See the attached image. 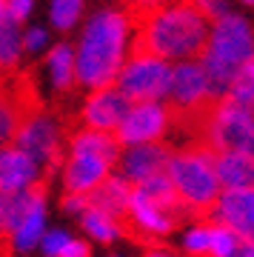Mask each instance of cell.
<instances>
[{"instance_id": "6da1fadb", "label": "cell", "mask_w": 254, "mask_h": 257, "mask_svg": "<svg viewBox=\"0 0 254 257\" xmlns=\"http://www.w3.org/2000/svg\"><path fill=\"white\" fill-rule=\"evenodd\" d=\"M211 23L194 0H169L163 9L135 26L129 57H160V60H191L206 52Z\"/></svg>"}, {"instance_id": "7a4b0ae2", "label": "cell", "mask_w": 254, "mask_h": 257, "mask_svg": "<svg viewBox=\"0 0 254 257\" xmlns=\"http://www.w3.org/2000/svg\"><path fill=\"white\" fill-rule=\"evenodd\" d=\"M129 23L123 12H100L97 18H91L80 37V52L74 60L77 72V86L100 89L114 83L123 60V43H126Z\"/></svg>"}, {"instance_id": "3957f363", "label": "cell", "mask_w": 254, "mask_h": 257, "mask_svg": "<svg viewBox=\"0 0 254 257\" xmlns=\"http://www.w3.org/2000/svg\"><path fill=\"white\" fill-rule=\"evenodd\" d=\"M169 177L183 200L191 223L209 220L220 197V180L214 172V152L203 143H186L169 157Z\"/></svg>"}, {"instance_id": "277c9868", "label": "cell", "mask_w": 254, "mask_h": 257, "mask_svg": "<svg viewBox=\"0 0 254 257\" xmlns=\"http://www.w3.org/2000/svg\"><path fill=\"white\" fill-rule=\"evenodd\" d=\"M254 55V29L237 15H223L214 23L209 46L200 55V66L206 72V86L211 97H223L231 89L240 66Z\"/></svg>"}, {"instance_id": "5b68a950", "label": "cell", "mask_w": 254, "mask_h": 257, "mask_svg": "<svg viewBox=\"0 0 254 257\" xmlns=\"http://www.w3.org/2000/svg\"><path fill=\"white\" fill-rule=\"evenodd\" d=\"M209 146L214 155L217 152H243L254 155V111L243 103L231 100L228 94L217 97L211 106L206 135L200 140Z\"/></svg>"}, {"instance_id": "8992f818", "label": "cell", "mask_w": 254, "mask_h": 257, "mask_svg": "<svg viewBox=\"0 0 254 257\" xmlns=\"http://www.w3.org/2000/svg\"><path fill=\"white\" fill-rule=\"evenodd\" d=\"M169 77H172V66L160 57H129V63L120 66L114 83L126 97L143 103L160 100L169 89Z\"/></svg>"}, {"instance_id": "52a82bcc", "label": "cell", "mask_w": 254, "mask_h": 257, "mask_svg": "<svg viewBox=\"0 0 254 257\" xmlns=\"http://www.w3.org/2000/svg\"><path fill=\"white\" fill-rule=\"evenodd\" d=\"M172 143L169 140H146V143H132L129 152L120 155L114 163L117 175L129 177L132 183H140L146 177L160 175L169 169V157H172Z\"/></svg>"}, {"instance_id": "ba28073f", "label": "cell", "mask_w": 254, "mask_h": 257, "mask_svg": "<svg viewBox=\"0 0 254 257\" xmlns=\"http://www.w3.org/2000/svg\"><path fill=\"white\" fill-rule=\"evenodd\" d=\"M132 106H135V100L120 92L117 83H109V86L94 89L86 97V103L80 109V123L91 128H109V132H114Z\"/></svg>"}, {"instance_id": "9c48e42d", "label": "cell", "mask_w": 254, "mask_h": 257, "mask_svg": "<svg viewBox=\"0 0 254 257\" xmlns=\"http://www.w3.org/2000/svg\"><path fill=\"white\" fill-rule=\"evenodd\" d=\"M169 128V114L166 106H160L157 100H143L135 103L126 111V117L120 120V126L114 128L117 138L123 143H146V140H160Z\"/></svg>"}, {"instance_id": "30bf717a", "label": "cell", "mask_w": 254, "mask_h": 257, "mask_svg": "<svg viewBox=\"0 0 254 257\" xmlns=\"http://www.w3.org/2000/svg\"><path fill=\"white\" fill-rule=\"evenodd\" d=\"M166 109H191L209 100V86H206V72L203 66L194 60L172 66V77H169V89H166Z\"/></svg>"}, {"instance_id": "8fae6325", "label": "cell", "mask_w": 254, "mask_h": 257, "mask_svg": "<svg viewBox=\"0 0 254 257\" xmlns=\"http://www.w3.org/2000/svg\"><path fill=\"white\" fill-rule=\"evenodd\" d=\"M211 217H217L243 237H254V186L223 189Z\"/></svg>"}, {"instance_id": "7c38bea8", "label": "cell", "mask_w": 254, "mask_h": 257, "mask_svg": "<svg viewBox=\"0 0 254 257\" xmlns=\"http://www.w3.org/2000/svg\"><path fill=\"white\" fill-rule=\"evenodd\" d=\"M63 140L69 152H86V155L103 157L106 163H111V169L123 155V140L117 138V132H109V128H91L80 123L63 132Z\"/></svg>"}, {"instance_id": "4fadbf2b", "label": "cell", "mask_w": 254, "mask_h": 257, "mask_svg": "<svg viewBox=\"0 0 254 257\" xmlns=\"http://www.w3.org/2000/svg\"><path fill=\"white\" fill-rule=\"evenodd\" d=\"M111 163L103 157L86 155V152H69V160L63 166V189L66 192H89L109 175Z\"/></svg>"}, {"instance_id": "5bb4252c", "label": "cell", "mask_w": 254, "mask_h": 257, "mask_svg": "<svg viewBox=\"0 0 254 257\" xmlns=\"http://www.w3.org/2000/svg\"><path fill=\"white\" fill-rule=\"evenodd\" d=\"M37 177V163L15 143L0 146V192L23 189Z\"/></svg>"}, {"instance_id": "9a60e30c", "label": "cell", "mask_w": 254, "mask_h": 257, "mask_svg": "<svg viewBox=\"0 0 254 257\" xmlns=\"http://www.w3.org/2000/svg\"><path fill=\"white\" fill-rule=\"evenodd\" d=\"M214 172L223 189H240L254 186V155L243 152H217L214 155Z\"/></svg>"}, {"instance_id": "2e32d148", "label": "cell", "mask_w": 254, "mask_h": 257, "mask_svg": "<svg viewBox=\"0 0 254 257\" xmlns=\"http://www.w3.org/2000/svg\"><path fill=\"white\" fill-rule=\"evenodd\" d=\"M26 209H29V186L0 192V234L15 237V231H18Z\"/></svg>"}, {"instance_id": "e0dca14e", "label": "cell", "mask_w": 254, "mask_h": 257, "mask_svg": "<svg viewBox=\"0 0 254 257\" xmlns=\"http://www.w3.org/2000/svg\"><path fill=\"white\" fill-rule=\"evenodd\" d=\"M46 63H49V72H52V80H55V89L60 94H69L74 92V86H77V72H74V55L72 49L60 43L49 52L46 57Z\"/></svg>"}, {"instance_id": "ac0fdd59", "label": "cell", "mask_w": 254, "mask_h": 257, "mask_svg": "<svg viewBox=\"0 0 254 257\" xmlns=\"http://www.w3.org/2000/svg\"><path fill=\"white\" fill-rule=\"evenodd\" d=\"M228 97L237 103H243L251 109L254 106V55L240 66V72L234 74V80H231V89H228Z\"/></svg>"}, {"instance_id": "d6986e66", "label": "cell", "mask_w": 254, "mask_h": 257, "mask_svg": "<svg viewBox=\"0 0 254 257\" xmlns=\"http://www.w3.org/2000/svg\"><path fill=\"white\" fill-rule=\"evenodd\" d=\"M83 226L89 229V234L100 243H111V240L117 237V229H114V220H111L109 214H103L100 209H86L83 214Z\"/></svg>"}, {"instance_id": "ffe728a7", "label": "cell", "mask_w": 254, "mask_h": 257, "mask_svg": "<svg viewBox=\"0 0 254 257\" xmlns=\"http://www.w3.org/2000/svg\"><path fill=\"white\" fill-rule=\"evenodd\" d=\"M186 251L191 257H211V226L209 220L194 223V229L186 234Z\"/></svg>"}, {"instance_id": "44dd1931", "label": "cell", "mask_w": 254, "mask_h": 257, "mask_svg": "<svg viewBox=\"0 0 254 257\" xmlns=\"http://www.w3.org/2000/svg\"><path fill=\"white\" fill-rule=\"evenodd\" d=\"M169 0H123V18L129 26L143 23L146 18H152L157 9H163Z\"/></svg>"}, {"instance_id": "7402d4cb", "label": "cell", "mask_w": 254, "mask_h": 257, "mask_svg": "<svg viewBox=\"0 0 254 257\" xmlns=\"http://www.w3.org/2000/svg\"><path fill=\"white\" fill-rule=\"evenodd\" d=\"M83 0H52V23L57 29H72L80 18Z\"/></svg>"}, {"instance_id": "603a6c76", "label": "cell", "mask_w": 254, "mask_h": 257, "mask_svg": "<svg viewBox=\"0 0 254 257\" xmlns=\"http://www.w3.org/2000/svg\"><path fill=\"white\" fill-rule=\"evenodd\" d=\"M55 257H91V246L83 243V240H66L63 248Z\"/></svg>"}, {"instance_id": "cb8c5ba5", "label": "cell", "mask_w": 254, "mask_h": 257, "mask_svg": "<svg viewBox=\"0 0 254 257\" xmlns=\"http://www.w3.org/2000/svg\"><path fill=\"white\" fill-rule=\"evenodd\" d=\"M197 3V9L211 20V23H217L223 15H226V6H223V0H194Z\"/></svg>"}, {"instance_id": "d4e9b609", "label": "cell", "mask_w": 254, "mask_h": 257, "mask_svg": "<svg viewBox=\"0 0 254 257\" xmlns=\"http://www.w3.org/2000/svg\"><path fill=\"white\" fill-rule=\"evenodd\" d=\"M66 240H69V237H66V231H60V229H57V231H49V234L43 237V251H46L49 257H55L57 251L63 248Z\"/></svg>"}, {"instance_id": "484cf974", "label": "cell", "mask_w": 254, "mask_h": 257, "mask_svg": "<svg viewBox=\"0 0 254 257\" xmlns=\"http://www.w3.org/2000/svg\"><path fill=\"white\" fill-rule=\"evenodd\" d=\"M46 43V32H40V29H32L26 35V40H23V46L26 49H40Z\"/></svg>"}, {"instance_id": "4316f807", "label": "cell", "mask_w": 254, "mask_h": 257, "mask_svg": "<svg viewBox=\"0 0 254 257\" xmlns=\"http://www.w3.org/2000/svg\"><path fill=\"white\" fill-rule=\"evenodd\" d=\"M9 6H12V15L18 20H23L29 15V9H32V0H9Z\"/></svg>"}, {"instance_id": "83f0119b", "label": "cell", "mask_w": 254, "mask_h": 257, "mask_svg": "<svg viewBox=\"0 0 254 257\" xmlns=\"http://www.w3.org/2000/svg\"><path fill=\"white\" fill-rule=\"evenodd\" d=\"M143 257H177L172 251V248H166V246H157V248H146V254Z\"/></svg>"}, {"instance_id": "f1b7e54d", "label": "cell", "mask_w": 254, "mask_h": 257, "mask_svg": "<svg viewBox=\"0 0 254 257\" xmlns=\"http://www.w3.org/2000/svg\"><path fill=\"white\" fill-rule=\"evenodd\" d=\"M243 3H254V0H243Z\"/></svg>"}, {"instance_id": "f546056e", "label": "cell", "mask_w": 254, "mask_h": 257, "mask_svg": "<svg viewBox=\"0 0 254 257\" xmlns=\"http://www.w3.org/2000/svg\"><path fill=\"white\" fill-rule=\"evenodd\" d=\"M251 111H254V106H251Z\"/></svg>"}]
</instances>
